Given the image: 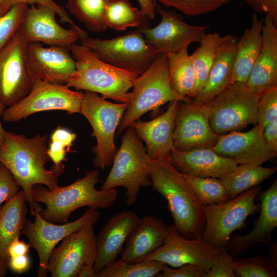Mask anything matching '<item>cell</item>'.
<instances>
[{
    "label": "cell",
    "mask_w": 277,
    "mask_h": 277,
    "mask_svg": "<svg viewBox=\"0 0 277 277\" xmlns=\"http://www.w3.org/2000/svg\"><path fill=\"white\" fill-rule=\"evenodd\" d=\"M128 106L127 103L109 102L93 92H84L80 113L90 124L92 134L96 139L93 148L95 167L104 169L112 164L117 150L114 141L115 131Z\"/></svg>",
    "instance_id": "cell-9"
},
{
    "label": "cell",
    "mask_w": 277,
    "mask_h": 277,
    "mask_svg": "<svg viewBox=\"0 0 277 277\" xmlns=\"http://www.w3.org/2000/svg\"><path fill=\"white\" fill-rule=\"evenodd\" d=\"M156 12L161 16L160 23L153 28L140 29L146 43L159 53L177 52L193 43H200L209 28L187 24L181 15L164 10L158 4Z\"/></svg>",
    "instance_id": "cell-16"
},
{
    "label": "cell",
    "mask_w": 277,
    "mask_h": 277,
    "mask_svg": "<svg viewBox=\"0 0 277 277\" xmlns=\"http://www.w3.org/2000/svg\"><path fill=\"white\" fill-rule=\"evenodd\" d=\"M9 259V258H0V275L1 276L5 275L7 267L8 266Z\"/></svg>",
    "instance_id": "cell-52"
},
{
    "label": "cell",
    "mask_w": 277,
    "mask_h": 277,
    "mask_svg": "<svg viewBox=\"0 0 277 277\" xmlns=\"http://www.w3.org/2000/svg\"><path fill=\"white\" fill-rule=\"evenodd\" d=\"M153 163V160L148 155L141 138L130 125L123 136L112 168L101 189L124 188L126 203L131 206L136 202L142 188L151 187Z\"/></svg>",
    "instance_id": "cell-5"
},
{
    "label": "cell",
    "mask_w": 277,
    "mask_h": 277,
    "mask_svg": "<svg viewBox=\"0 0 277 277\" xmlns=\"http://www.w3.org/2000/svg\"><path fill=\"white\" fill-rule=\"evenodd\" d=\"M168 226L152 215L140 218L125 244L120 259L130 263L145 260L163 245Z\"/></svg>",
    "instance_id": "cell-26"
},
{
    "label": "cell",
    "mask_w": 277,
    "mask_h": 277,
    "mask_svg": "<svg viewBox=\"0 0 277 277\" xmlns=\"http://www.w3.org/2000/svg\"><path fill=\"white\" fill-rule=\"evenodd\" d=\"M231 0H157L166 7L173 8L187 16H197L213 12Z\"/></svg>",
    "instance_id": "cell-38"
},
{
    "label": "cell",
    "mask_w": 277,
    "mask_h": 277,
    "mask_svg": "<svg viewBox=\"0 0 277 277\" xmlns=\"http://www.w3.org/2000/svg\"><path fill=\"white\" fill-rule=\"evenodd\" d=\"M84 92L36 78L29 93L13 106L4 110L2 118L6 122H17L37 112L62 110L80 113Z\"/></svg>",
    "instance_id": "cell-12"
},
{
    "label": "cell",
    "mask_w": 277,
    "mask_h": 277,
    "mask_svg": "<svg viewBox=\"0 0 277 277\" xmlns=\"http://www.w3.org/2000/svg\"><path fill=\"white\" fill-rule=\"evenodd\" d=\"M140 9L150 19H153L155 16L157 0H137Z\"/></svg>",
    "instance_id": "cell-50"
},
{
    "label": "cell",
    "mask_w": 277,
    "mask_h": 277,
    "mask_svg": "<svg viewBox=\"0 0 277 277\" xmlns=\"http://www.w3.org/2000/svg\"><path fill=\"white\" fill-rule=\"evenodd\" d=\"M263 133L268 149L277 153V118L265 126Z\"/></svg>",
    "instance_id": "cell-46"
},
{
    "label": "cell",
    "mask_w": 277,
    "mask_h": 277,
    "mask_svg": "<svg viewBox=\"0 0 277 277\" xmlns=\"http://www.w3.org/2000/svg\"><path fill=\"white\" fill-rule=\"evenodd\" d=\"M76 135L70 130L62 127H58L52 133L50 140H56L64 143L68 148H70L74 140Z\"/></svg>",
    "instance_id": "cell-48"
},
{
    "label": "cell",
    "mask_w": 277,
    "mask_h": 277,
    "mask_svg": "<svg viewBox=\"0 0 277 277\" xmlns=\"http://www.w3.org/2000/svg\"><path fill=\"white\" fill-rule=\"evenodd\" d=\"M260 215L251 230L244 235L236 234L226 246L233 257H238L245 250L259 244H271V234L277 226V180L266 190L259 192Z\"/></svg>",
    "instance_id": "cell-22"
},
{
    "label": "cell",
    "mask_w": 277,
    "mask_h": 277,
    "mask_svg": "<svg viewBox=\"0 0 277 277\" xmlns=\"http://www.w3.org/2000/svg\"><path fill=\"white\" fill-rule=\"evenodd\" d=\"M42 208L37 202L32 214L35 220L33 222L30 219L27 220L22 234L27 236L30 248L34 249L37 253L39 260L37 276L46 277L50 254L58 243L85 226L96 224L100 214L97 209L88 208L77 220L57 225L43 218L39 213Z\"/></svg>",
    "instance_id": "cell-14"
},
{
    "label": "cell",
    "mask_w": 277,
    "mask_h": 277,
    "mask_svg": "<svg viewBox=\"0 0 277 277\" xmlns=\"http://www.w3.org/2000/svg\"><path fill=\"white\" fill-rule=\"evenodd\" d=\"M80 44L104 62L137 75L144 72L159 53L146 42L140 28L110 39L80 37Z\"/></svg>",
    "instance_id": "cell-8"
},
{
    "label": "cell",
    "mask_w": 277,
    "mask_h": 277,
    "mask_svg": "<svg viewBox=\"0 0 277 277\" xmlns=\"http://www.w3.org/2000/svg\"><path fill=\"white\" fill-rule=\"evenodd\" d=\"M8 266L12 271L15 273H23L30 268V258L27 254L9 258Z\"/></svg>",
    "instance_id": "cell-47"
},
{
    "label": "cell",
    "mask_w": 277,
    "mask_h": 277,
    "mask_svg": "<svg viewBox=\"0 0 277 277\" xmlns=\"http://www.w3.org/2000/svg\"><path fill=\"white\" fill-rule=\"evenodd\" d=\"M225 248L226 247L212 246L205 242L201 237L195 239L185 238L180 234L172 224L168 226L163 245L145 260L161 262L172 268L192 264L207 272L219 253Z\"/></svg>",
    "instance_id": "cell-15"
},
{
    "label": "cell",
    "mask_w": 277,
    "mask_h": 277,
    "mask_svg": "<svg viewBox=\"0 0 277 277\" xmlns=\"http://www.w3.org/2000/svg\"><path fill=\"white\" fill-rule=\"evenodd\" d=\"M28 7V4H17L0 16V50L18 31Z\"/></svg>",
    "instance_id": "cell-39"
},
{
    "label": "cell",
    "mask_w": 277,
    "mask_h": 277,
    "mask_svg": "<svg viewBox=\"0 0 277 277\" xmlns=\"http://www.w3.org/2000/svg\"><path fill=\"white\" fill-rule=\"evenodd\" d=\"M47 142V134L28 138L6 131L5 141L0 147V163L9 170L24 191L32 215L37 203L33 196V186L39 184L52 189L59 186L58 176L45 168L50 160Z\"/></svg>",
    "instance_id": "cell-1"
},
{
    "label": "cell",
    "mask_w": 277,
    "mask_h": 277,
    "mask_svg": "<svg viewBox=\"0 0 277 277\" xmlns=\"http://www.w3.org/2000/svg\"><path fill=\"white\" fill-rule=\"evenodd\" d=\"M233 258L226 248L222 249L207 272L206 277H236Z\"/></svg>",
    "instance_id": "cell-42"
},
{
    "label": "cell",
    "mask_w": 277,
    "mask_h": 277,
    "mask_svg": "<svg viewBox=\"0 0 277 277\" xmlns=\"http://www.w3.org/2000/svg\"><path fill=\"white\" fill-rule=\"evenodd\" d=\"M236 277H276L277 266L270 258L261 254L234 260Z\"/></svg>",
    "instance_id": "cell-37"
},
{
    "label": "cell",
    "mask_w": 277,
    "mask_h": 277,
    "mask_svg": "<svg viewBox=\"0 0 277 277\" xmlns=\"http://www.w3.org/2000/svg\"><path fill=\"white\" fill-rule=\"evenodd\" d=\"M150 180L151 187L166 200L178 232L189 239L200 238L205 227L203 205L169 157L153 160Z\"/></svg>",
    "instance_id": "cell-3"
},
{
    "label": "cell",
    "mask_w": 277,
    "mask_h": 277,
    "mask_svg": "<svg viewBox=\"0 0 277 277\" xmlns=\"http://www.w3.org/2000/svg\"><path fill=\"white\" fill-rule=\"evenodd\" d=\"M21 3L44 5L53 9L60 16L63 23L69 24L71 26L79 28L70 18L67 12L54 0H3L0 6V16L5 13L12 6Z\"/></svg>",
    "instance_id": "cell-41"
},
{
    "label": "cell",
    "mask_w": 277,
    "mask_h": 277,
    "mask_svg": "<svg viewBox=\"0 0 277 277\" xmlns=\"http://www.w3.org/2000/svg\"><path fill=\"white\" fill-rule=\"evenodd\" d=\"M57 13L42 5L28 7L19 31L29 43H39L48 46L70 48L87 33L81 27L66 29L56 20Z\"/></svg>",
    "instance_id": "cell-18"
},
{
    "label": "cell",
    "mask_w": 277,
    "mask_h": 277,
    "mask_svg": "<svg viewBox=\"0 0 277 277\" xmlns=\"http://www.w3.org/2000/svg\"><path fill=\"white\" fill-rule=\"evenodd\" d=\"M96 258L94 225L73 232L51 252L47 269L52 277H95Z\"/></svg>",
    "instance_id": "cell-11"
},
{
    "label": "cell",
    "mask_w": 277,
    "mask_h": 277,
    "mask_svg": "<svg viewBox=\"0 0 277 277\" xmlns=\"http://www.w3.org/2000/svg\"><path fill=\"white\" fill-rule=\"evenodd\" d=\"M277 171L276 167H264L252 164H239L232 172L221 179L229 199L258 185L271 176Z\"/></svg>",
    "instance_id": "cell-32"
},
{
    "label": "cell",
    "mask_w": 277,
    "mask_h": 277,
    "mask_svg": "<svg viewBox=\"0 0 277 277\" xmlns=\"http://www.w3.org/2000/svg\"><path fill=\"white\" fill-rule=\"evenodd\" d=\"M263 132L258 124L246 132H231L220 135L212 149L219 154L232 159L238 165H261L277 155L267 147Z\"/></svg>",
    "instance_id": "cell-19"
},
{
    "label": "cell",
    "mask_w": 277,
    "mask_h": 277,
    "mask_svg": "<svg viewBox=\"0 0 277 277\" xmlns=\"http://www.w3.org/2000/svg\"><path fill=\"white\" fill-rule=\"evenodd\" d=\"M179 102H169L166 110L152 120H137L130 125L144 142L146 152L153 160L169 157L174 150L173 132Z\"/></svg>",
    "instance_id": "cell-23"
},
{
    "label": "cell",
    "mask_w": 277,
    "mask_h": 277,
    "mask_svg": "<svg viewBox=\"0 0 277 277\" xmlns=\"http://www.w3.org/2000/svg\"><path fill=\"white\" fill-rule=\"evenodd\" d=\"M237 39L233 35L220 48L204 87L192 99L195 103H208L232 84Z\"/></svg>",
    "instance_id": "cell-27"
},
{
    "label": "cell",
    "mask_w": 277,
    "mask_h": 277,
    "mask_svg": "<svg viewBox=\"0 0 277 277\" xmlns=\"http://www.w3.org/2000/svg\"><path fill=\"white\" fill-rule=\"evenodd\" d=\"M262 45L245 84L258 95L277 87V25L265 15Z\"/></svg>",
    "instance_id": "cell-25"
},
{
    "label": "cell",
    "mask_w": 277,
    "mask_h": 277,
    "mask_svg": "<svg viewBox=\"0 0 277 277\" xmlns=\"http://www.w3.org/2000/svg\"><path fill=\"white\" fill-rule=\"evenodd\" d=\"M110 0H66L69 12L93 32L105 31L106 7Z\"/></svg>",
    "instance_id": "cell-34"
},
{
    "label": "cell",
    "mask_w": 277,
    "mask_h": 277,
    "mask_svg": "<svg viewBox=\"0 0 277 277\" xmlns=\"http://www.w3.org/2000/svg\"><path fill=\"white\" fill-rule=\"evenodd\" d=\"M275 255L276 256V243H273L271 245V248L270 249V259L273 263V264L277 266L276 263V257H275Z\"/></svg>",
    "instance_id": "cell-53"
},
{
    "label": "cell",
    "mask_w": 277,
    "mask_h": 277,
    "mask_svg": "<svg viewBox=\"0 0 277 277\" xmlns=\"http://www.w3.org/2000/svg\"><path fill=\"white\" fill-rule=\"evenodd\" d=\"M149 20L140 9L133 7L130 0H110L106 7L105 23L107 28L117 31L130 27H149Z\"/></svg>",
    "instance_id": "cell-33"
},
{
    "label": "cell",
    "mask_w": 277,
    "mask_h": 277,
    "mask_svg": "<svg viewBox=\"0 0 277 277\" xmlns=\"http://www.w3.org/2000/svg\"><path fill=\"white\" fill-rule=\"evenodd\" d=\"M206 272L192 264H186L177 268L167 265L157 277H206Z\"/></svg>",
    "instance_id": "cell-44"
},
{
    "label": "cell",
    "mask_w": 277,
    "mask_h": 277,
    "mask_svg": "<svg viewBox=\"0 0 277 277\" xmlns=\"http://www.w3.org/2000/svg\"><path fill=\"white\" fill-rule=\"evenodd\" d=\"M100 171H87L85 175L72 184L50 189L43 185L33 187L34 200L45 204V208L39 213L45 220L63 224L69 222L71 213L75 210L88 207L95 209H107L116 202L118 194L116 188L97 190L95 188Z\"/></svg>",
    "instance_id": "cell-2"
},
{
    "label": "cell",
    "mask_w": 277,
    "mask_h": 277,
    "mask_svg": "<svg viewBox=\"0 0 277 277\" xmlns=\"http://www.w3.org/2000/svg\"><path fill=\"white\" fill-rule=\"evenodd\" d=\"M70 50L76 69L66 84L68 87L99 93L106 99L120 103H129V90L138 75L104 62L81 44H73Z\"/></svg>",
    "instance_id": "cell-4"
},
{
    "label": "cell",
    "mask_w": 277,
    "mask_h": 277,
    "mask_svg": "<svg viewBox=\"0 0 277 277\" xmlns=\"http://www.w3.org/2000/svg\"><path fill=\"white\" fill-rule=\"evenodd\" d=\"M232 36L230 34L223 36L217 32L206 34L200 46L190 55L196 78L191 99L204 87L220 48Z\"/></svg>",
    "instance_id": "cell-30"
},
{
    "label": "cell",
    "mask_w": 277,
    "mask_h": 277,
    "mask_svg": "<svg viewBox=\"0 0 277 277\" xmlns=\"http://www.w3.org/2000/svg\"><path fill=\"white\" fill-rule=\"evenodd\" d=\"M182 174L203 205L219 204L229 200L226 190L221 179Z\"/></svg>",
    "instance_id": "cell-36"
},
{
    "label": "cell",
    "mask_w": 277,
    "mask_h": 277,
    "mask_svg": "<svg viewBox=\"0 0 277 277\" xmlns=\"http://www.w3.org/2000/svg\"><path fill=\"white\" fill-rule=\"evenodd\" d=\"M140 217L133 211L124 210L112 215L96 236V274L115 262Z\"/></svg>",
    "instance_id": "cell-21"
},
{
    "label": "cell",
    "mask_w": 277,
    "mask_h": 277,
    "mask_svg": "<svg viewBox=\"0 0 277 277\" xmlns=\"http://www.w3.org/2000/svg\"><path fill=\"white\" fill-rule=\"evenodd\" d=\"M261 188L253 187L221 203L203 205L205 227L201 239L212 246L226 247L231 234L242 230L247 217L260 210V204L255 200Z\"/></svg>",
    "instance_id": "cell-7"
},
{
    "label": "cell",
    "mask_w": 277,
    "mask_h": 277,
    "mask_svg": "<svg viewBox=\"0 0 277 277\" xmlns=\"http://www.w3.org/2000/svg\"><path fill=\"white\" fill-rule=\"evenodd\" d=\"M27 54L32 72L36 78L44 81L66 85L76 69L75 62L69 48L44 47L39 43H28Z\"/></svg>",
    "instance_id": "cell-20"
},
{
    "label": "cell",
    "mask_w": 277,
    "mask_h": 277,
    "mask_svg": "<svg viewBox=\"0 0 277 277\" xmlns=\"http://www.w3.org/2000/svg\"><path fill=\"white\" fill-rule=\"evenodd\" d=\"M169 158L181 173L201 177L221 179L238 166L232 159L221 155L208 148L187 151L174 149L170 154Z\"/></svg>",
    "instance_id": "cell-24"
},
{
    "label": "cell",
    "mask_w": 277,
    "mask_h": 277,
    "mask_svg": "<svg viewBox=\"0 0 277 277\" xmlns=\"http://www.w3.org/2000/svg\"><path fill=\"white\" fill-rule=\"evenodd\" d=\"M257 107V124L264 130L265 126L277 118V87L259 95Z\"/></svg>",
    "instance_id": "cell-40"
},
{
    "label": "cell",
    "mask_w": 277,
    "mask_h": 277,
    "mask_svg": "<svg viewBox=\"0 0 277 277\" xmlns=\"http://www.w3.org/2000/svg\"><path fill=\"white\" fill-rule=\"evenodd\" d=\"M166 265L157 261L130 263L119 259L96 273L95 277H157Z\"/></svg>",
    "instance_id": "cell-35"
},
{
    "label": "cell",
    "mask_w": 277,
    "mask_h": 277,
    "mask_svg": "<svg viewBox=\"0 0 277 277\" xmlns=\"http://www.w3.org/2000/svg\"><path fill=\"white\" fill-rule=\"evenodd\" d=\"M20 188L9 170L0 163V206L13 197Z\"/></svg>",
    "instance_id": "cell-43"
},
{
    "label": "cell",
    "mask_w": 277,
    "mask_h": 277,
    "mask_svg": "<svg viewBox=\"0 0 277 277\" xmlns=\"http://www.w3.org/2000/svg\"><path fill=\"white\" fill-rule=\"evenodd\" d=\"M30 248L29 244L20 241L19 238H16L9 245L7 254L9 258L26 255L29 251Z\"/></svg>",
    "instance_id": "cell-49"
},
{
    "label": "cell",
    "mask_w": 277,
    "mask_h": 277,
    "mask_svg": "<svg viewBox=\"0 0 277 277\" xmlns=\"http://www.w3.org/2000/svg\"><path fill=\"white\" fill-rule=\"evenodd\" d=\"M131 98L116 135H120L132 122L146 112L173 101L188 102L176 94L170 83L167 56L159 53L151 66L135 80Z\"/></svg>",
    "instance_id": "cell-6"
},
{
    "label": "cell",
    "mask_w": 277,
    "mask_h": 277,
    "mask_svg": "<svg viewBox=\"0 0 277 277\" xmlns=\"http://www.w3.org/2000/svg\"><path fill=\"white\" fill-rule=\"evenodd\" d=\"M188 47L177 52L165 54L171 85L177 95L186 100L191 99L196 82Z\"/></svg>",
    "instance_id": "cell-31"
},
{
    "label": "cell",
    "mask_w": 277,
    "mask_h": 277,
    "mask_svg": "<svg viewBox=\"0 0 277 277\" xmlns=\"http://www.w3.org/2000/svg\"><path fill=\"white\" fill-rule=\"evenodd\" d=\"M3 0H0V6L3 2Z\"/></svg>",
    "instance_id": "cell-54"
},
{
    "label": "cell",
    "mask_w": 277,
    "mask_h": 277,
    "mask_svg": "<svg viewBox=\"0 0 277 277\" xmlns=\"http://www.w3.org/2000/svg\"><path fill=\"white\" fill-rule=\"evenodd\" d=\"M26 203L22 189L0 207V258H9V245L22 234L27 220Z\"/></svg>",
    "instance_id": "cell-29"
},
{
    "label": "cell",
    "mask_w": 277,
    "mask_h": 277,
    "mask_svg": "<svg viewBox=\"0 0 277 277\" xmlns=\"http://www.w3.org/2000/svg\"><path fill=\"white\" fill-rule=\"evenodd\" d=\"M259 95L245 86L233 83L208 103L209 122L213 132L220 136L240 131L257 124Z\"/></svg>",
    "instance_id": "cell-10"
},
{
    "label": "cell",
    "mask_w": 277,
    "mask_h": 277,
    "mask_svg": "<svg viewBox=\"0 0 277 277\" xmlns=\"http://www.w3.org/2000/svg\"><path fill=\"white\" fill-rule=\"evenodd\" d=\"M28 44L18 30L0 50V103L6 108L25 97L37 78L28 64Z\"/></svg>",
    "instance_id": "cell-13"
},
{
    "label": "cell",
    "mask_w": 277,
    "mask_h": 277,
    "mask_svg": "<svg viewBox=\"0 0 277 277\" xmlns=\"http://www.w3.org/2000/svg\"><path fill=\"white\" fill-rule=\"evenodd\" d=\"M219 136L210 126L205 104L199 105L192 100L188 102H179L173 132L175 150L212 148Z\"/></svg>",
    "instance_id": "cell-17"
},
{
    "label": "cell",
    "mask_w": 277,
    "mask_h": 277,
    "mask_svg": "<svg viewBox=\"0 0 277 277\" xmlns=\"http://www.w3.org/2000/svg\"><path fill=\"white\" fill-rule=\"evenodd\" d=\"M6 108V106L0 103V147H1L5 141L6 130L3 127L1 121V118H2L3 113Z\"/></svg>",
    "instance_id": "cell-51"
},
{
    "label": "cell",
    "mask_w": 277,
    "mask_h": 277,
    "mask_svg": "<svg viewBox=\"0 0 277 277\" xmlns=\"http://www.w3.org/2000/svg\"><path fill=\"white\" fill-rule=\"evenodd\" d=\"M251 18L250 26L236 41L232 83L245 85L261 49L264 17L260 19L254 13Z\"/></svg>",
    "instance_id": "cell-28"
},
{
    "label": "cell",
    "mask_w": 277,
    "mask_h": 277,
    "mask_svg": "<svg viewBox=\"0 0 277 277\" xmlns=\"http://www.w3.org/2000/svg\"><path fill=\"white\" fill-rule=\"evenodd\" d=\"M256 13L265 14L277 25V0H242Z\"/></svg>",
    "instance_id": "cell-45"
}]
</instances>
